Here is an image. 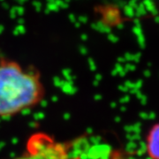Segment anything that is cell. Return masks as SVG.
I'll return each mask as SVG.
<instances>
[{
  "mask_svg": "<svg viewBox=\"0 0 159 159\" xmlns=\"http://www.w3.org/2000/svg\"><path fill=\"white\" fill-rule=\"evenodd\" d=\"M44 97L45 87L37 69L0 57V119L34 108Z\"/></svg>",
  "mask_w": 159,
  "mask_h": 159,
  "instance_id": "1",
  "label": "cell"
},
{
  "mask_svg": "<svg viewBox=\"0 0 159 159\" xmlns=\"http://www.w3.org/2000/svg\"><path fill=\"white\" fill-rule=\"evenodd\" d=\"M10 159H80L72 156L70 145L59 142L43 132L33 134L22 153Z\"/></svg>",
  "mask_w": 159,
  "mask_h": 159,
  "instance_id": "2",
  "label": "cell"
},
{
  "mask_svg": "<svg viewBox=\"0 0 159 159\" xmlns=\"http://www.w3.org/2000/svg\"><path fill=\"white\" fill-rule=\"evenodd\" d=\"M145 148L149 159H159V122L154 124L148 130Z\"/></svg>",
  "mask_w": 159,
  "mask_h": 159,
  "instance_id": "3",
  "label": "cell"
}]
</instances>
